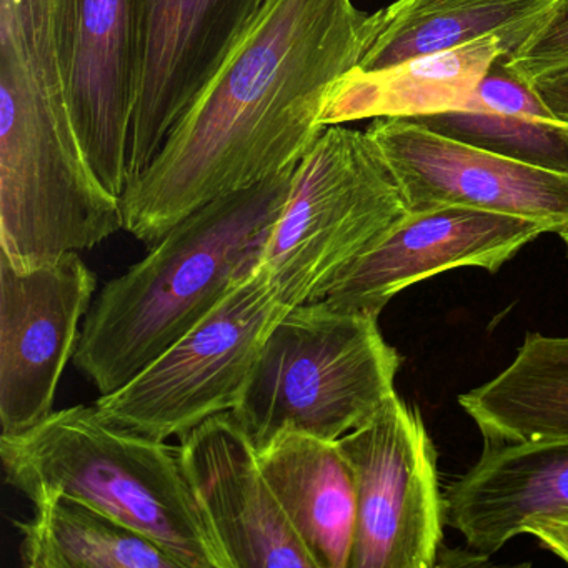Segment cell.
<instances>
[{"label": "cell", "instance_id": "1", "mask_svg": "<svg viewBox=\"0 0 568 568\" xmlns=\"http://www.w3.org/2000/svg\"><path fill=\"white\" fill-rule=\"evenodd\" d=\"M372 22L354 0H265L125 189V231L155 244L209 202L297 165L324 132L328 95L357 68Z\"/></svg>", "mask_w": 568, "mask_h": 568}, {"label": "cell", "instance_id": "2", "mask_svg": "<svg viewBox=\"0 0 568 568\" xmlns=\"http://www.w3.org/2000/svg\"><path fill=\"white\" fill-rule=\"evenodd\" d=\"M121 229L75 131L52 0H0V258L28 272Z\"/></svg>", "mask_w": 568, "mask_h": 568}, {"label": "cell", "instance_id": "3", "mask_svg": "<svg viewBox=\"0 0 568 568\" xmlns=\"http://www.w3.org/2000/svg\"><path fill=\"white\" fill-rule=\"evenodd\" d=\"M297 165L209 202L104 285L72 358L99 394L128 384L261 267Z\"/></svg>", "mask_w": 568, "mask_h": 568}, {"label": "cell", "instance_id": "4", "mask_svg": "<svg viewBox=\"0 0 568 568\" xmlns=\"http://www.w3.org/2000/svg\"><path fill=\"white\" fill-rule=\"evenodd\" d=\"M0 458L6 481L32 504L68 495L151 538L182 568H227L181 445L125 430L82 404L0 435Z\"/></svg>", "mask_w": 568, "mask_h": 568}, {"label": "cell", "instance_id": "5", "mask_svg": "<svg viewBox=\"0 0 568 568\" xmlns=\"http://www.w3.org/2000/svg\"><path fill=\"white\" fill-rule=\"evenodd\" d=\"M400 364L378 317L305 302L274 325L232 412L257 452L285 434L338 440L395 394Z\"/></svg>", "mask_w": 568, "mask_h": 568}, {"label": "cell", "instance_id": "6", "mask_svg": "<svg viewBox=\"0 0 568 568\" xmlns=\"http://www.w3.org/2000/svg\"><path fill=\"white\" fill-rule=\"evenodd\" d=\"M410 214L367 131L327 125L295 169L262 267L287 307L331 285Z\"/></svg>", "mask_w": 568, "mask_h": 568}, {"label": "cell", "instance_id": "7", "mask_svg": "<svg viewBox=\"0 0 568 568\" xmlns=\"http://www.w3.org/2000/svg\"><path fill=\"white\" fill-rule=\"evenodd\" d=\"M264 267L144 371L94 402L102 417L145 437H181L241 404L262 347L288 311Z\"/></svg>", "mask_w": 568, "mask_h": 568}, {"label": "cell", "instance_id": "8", "mask_svg": "<svg viewBox=\"0 0 568 568\" xmlns=\"http://www.w3.org/2000/svg\"><path fill=\"white\" fill-rule=\"evenodd\" d=\"M354 474L357 524L348 568H432L444 538L438 452L420 410L387 398L362 427L338 438Z\"/></svg>", "mask_w": 568, "mask_h": 568}, {"label": "cell", "instance_id": "9", "mask_svg": "<svg viewBox=\"0 0 568 568\" xmlns=\"http://www.w3.org/2000/svg\"><path fill=\"white\" fill-rule=\"evenodd\" d=\"M55 48L82 151L119 199L141 68V0H52Z\"/></svg>", "mask_w": 568, "mask_h": 568}, {"label": "cell", "instance_id": "10", "mask_svg": "<svg viewBox=\"0 0 568 568\" xmlns=\"http://www.w3.org/2000/svg\"><path fill=\"white\" fill-rule=\"evenodd\" d=\"M95 288L79 252L28 272L0 258V435L21 434L54 412Z\"/></svg>", "mask_w": 568, "mask_h": 568}, {"label": "cell", "instance_id": "11", "mask_svg": "<svg viewBox=\"0 0 568 568\" xmlns=\"http://www.w3.org/2000/svg\"><path fill=\"white\" fill-rule=\"evenodd\" d=\"M367 134L410 212L462 205L530 219L555 234L568 227V174L471 148L405 118L372 119Z\"/></svg>", "mask_w": 568, "mask_h": 568}, {"label": "cell", "instance_id": "12", "mask_svg": "<svg viewBox=\"0 0 568 568\" xmlns=\"http://www.w3.org/2000/svg\"><path fill=\"white\" fill-rule=\"evenodd\" d=\"M265 0H141V68L129 184L161 151Z\"/></svg>", "mask_w": 568, "mask_h": 568}, {"label": "cell", "instance_id": "13", "mask_svg": "<svg viewBox=\"0 0 568 568\" xmlns=\"http://www.w3.org/2000/svg\"><path fill=\"white\" fill-rule=\"evenodd\" d=\"M547 232L530 219L462 205L410 212L384 241L357 258L324 298L378 317L410 285L458 267L495 274Z\"/></svg>", "mask_w": 568, "mask_h": 568}, {"label": "cell", "instance_id": "14", "mask_svg": "<svg viewBox=\"0 0 568 568\" xmlns=\"http://www.w3.org/2000/svg\"><path fill=\"white\" fill-rule=\"evenodd\" d=\"M189 481L227 568H317L234 412L179 437Z\"/></svg>", "mask_w": 568, "mask_h": 568}, {"label": "cell", "instance_id": "15", "mask_svg": "<svg viewBox=\"0 0 568 568\" xmlns=\"http://www.w3.org/2000/svg\"><path fill=\"white\" fill-rule=\"evenodd\" d=\"M445 521L481 558L535 518H568V438L484 440L478 460L444 491Z\"/></svg>", "mask_w": 568, "mask_h": 568}, {"label": "cell", "instance_id": "16", "mask_svg": "<svg viewBox=\"0 0 568 568\" xmlns=\"http://www.w3.org/2000/svg\"><path fill=\"white\" fill-rule=\"evenodd\" d=\"M258 462L317 568L351 567L357 491L338 442L285 434L258 452Z\"/></svg>", "mask_w": 568, "mask_h": 568}, {"label": "cell", "instance_id": "17", "mask_svg": "<svg viewBox=\"0 0 568 568\" xmlns=\"http://www.w3.org/2000/svg\"><path fill=\"white\" fill-rule=\"evenodd\" d=\"M514 42L490 36L471 44L412 59L378 72H348L328 95L322 124L377 118H417L460 105Z\"/></svg>", "mask_w": 568, "mask_h": 568}, {"label": "cell", "instance_id": "18", "mask_svg": "<svg viewBox=\"0 0 568 568\" xmlns=\"http://www.w3.org/2000/svg\"><path fill=\"white\" fill-rule=\"evenodd\" d=\"M557 0H395L372 14L357 71L378 72L490 36L514 42L534 32Z\"/></svg>", "mask_w": 568, "mask_h": 568}, {"label": "cell", "instance_id": "19", "mask_svg": "<svg viewBox=\"0 0 568 568\" xmlns=\"http://www.w3.org/2000/svg\"><path fill=\"white\" fill-rule=\"evenodd\" d=\"M405 119L471 148L568 174V125L551 114L530 82L508 68L507 55L491 64L457 108Z\"/></svg>", "mask_w": 568, "mask_h": 568}, {"label": "cell", "instance_id": "20", "mask_svg": "<svg viewBox=\"0 0 568 568\" xmlns=\"http://www.w3.org/2000/svg\"><path fill=\"white\" fill-rule=\"evenodd\" d=\"M458 404L484 440L568 438V337L525 335L514 361Z\"/></svg>", "mask_w": 568, "mask_h": 568}, {"label": "cell", "instance_id": "21", "mask_svg": "<svg viewBox=\"0 0 568 568\" xmlns=\"http://www.w3.org/2000/svg\"><path fill=\"white\" fill-rule=\"evenodd\" d=\"M16 527L26 568H182L151 538L68 495L36 501Z\"/></svg>", "mask_w": 568, "mask_h": 568}, {"label": "cell", "instance_id": "22", "mask_svg": "<svg viewBox=\"0 0 568 568\" xmlns=\"http://www.w3.org/2000/svg\"><path fill=\"white\" fill-rule=\"evenodd\" d=\"M507 64L525 81L568 68V0H557L530 36L507 55Z\"/></svg>", "mask_w": 568, "mask_h": 568}, {"label": "cell", "instance_id": "23", "mask_svg": "<svg viewBox=\"0 0 568 568\" xmlns=\"http://www.w3.org/2000/svg\"><path fill=\"white\" fill-rule=\"evenodd\" d=\"M528 82L551 114L568 125V68L544 72Z\"/></svg>", "mask_w": 568, "mask_h": 568}, {"label": "cell", "instance_id": "24", "mask_svg": "<svg viewBox=\"0 0 568 568\" xmlns=\"http://www.w3.org/2000/svg\"><path fill=\"white\" fill-rule=\"evenodd\" d=\"M545 548L568 564V518H535L525 527Z\"/></svg>", "mask_w": 568, "mask_h": 568}, {"label": "cell", "instance_id": "25", "mask_svg": "<svg viewBox=\"0 0 568 568\" xmlns=\"http://www.w3.org/2000/svg\"><path fill=\"white\" fill-rule=\"evenodd\" d=\"M558 237L561 239V242L565 244V248H567V255H568V227H565L564 231L558 232Z\"/></svg>", "mask_w": 568, "mask_h": 568}]
</instances>
